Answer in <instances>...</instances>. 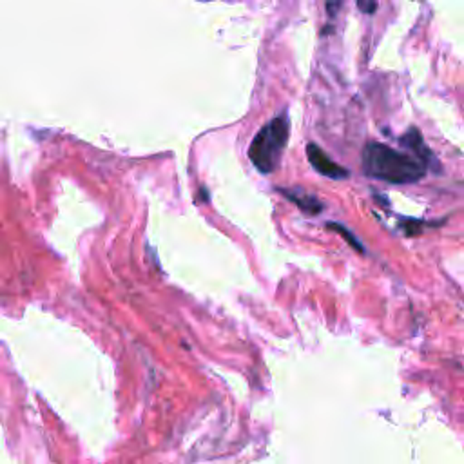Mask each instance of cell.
Instances as JSON below:
<instances>
[{
    "label": "cell",
    "mask_w": 464,
    "mask_h": 464,
    "mask_svg": "<svg viewBox=\"0 0 464 464\" xmlns=\"http://www.w3.org/2000/svg\"><path fill=\"white\" fill-rule=\"evenodd\" d=\"M361 163L368 176L396 185L423 180L430 167L410 151H397L379 142L368 143L363 149Z\"/></svg>",
    "instance_id": "cell-1"
},
{
    "label": "cell",
    "mask_w": 464,
    "mask_h": 464,
    "mask_svg": "<svg viewBox=\"0 0 464 464\" xmlns=\"http://www.w3.org/2000/svg\"><path fill=\"white\" fill-rule=\"evenodd\" d=\"M290 134L287 117H276L256 132L249 145V158L261 174H270L279 167Z\"/></svg>",
    "instance_id": "cell-2"
},
{
    "label": "cell",
    "mask_w": 464,
    "mask_h": 464,
    "mask_svg": "<svg viewBox=\"0 0 464 464\" xmlns=\"http://www.w3.org/2000/svg\"><path fill=\"white\" fill-rule=\"evenodd\" d=\"M307 157L308 161H310V165H312L314 169H316V172H319L321 176H327L330 178V180H343V178H348V174H350L345 167H341L339 163L330 160V158L325 154V151H323L321 147L314 145V143H310V145L307 147Z\"/></svg>",
    "instance_id": "cell-3"
},
{
    "label": "cell",
    "mask_w": 464,
    "mask_h": 464,
    "mask_svg": "<svg viewBox=\"0 0 464 464\" xmlns=\"http://www.w3.org/2000/svg\"><path fill=\"white\" fill-rule=\"evenodd\" d=\"M401 143H403L405 147H408V151H410L412 154H416L417 158L426 161L428 165H434L435 163L434 154H432L430 149L426 147L425 140H423V137H421V132L417 131V129L412 128L410 131L406 132L405 137L401 138Z\"/></svg>",
    "instance_id": "cell-4"
},
{
    "label": "cell",
    "mask_w": 464,
    "mask_h": 464,
    "mask_svg": "<svg viewBox=\"0 0 464 464\" xmlns=\"http://www.w3.org/2000/svg\"><path fill=\"white\" fill-rule=\"evenodd\" d=\"M279 192H283L288 200L294 201L307 214H319L323 210V203L314 194H307L303 191H294V189H279Z\"/></svg>",
    "instance_id": "cell-5"
},
{
    "label": "cell",
    "mask_w": 464,
    "mask_h": 464,
    "mask_svg": "<svg viewBox=\"0 0 464 464\" xmlns=\"http://www.w3.org/2000/svg\"><path fill=\"white\" fill-rule=\"evenodd\" d=\"M327 225H328V229H332V230H337V232H341V234L345 236V238H347L348 243L352 245L354 249H357V250H359V252H363V245L359 243V241H356V238H354V234H352V232H350V230L345 229V227H343L341 223H327Z\"/></svg>",
    "instance_id": "cell-6"
},
{
    "label": "cell",
    "mask_w": 464,
    "mask_h": 464,
    "mask_svg": "<svg viewBox=\"0 0 464 464\" xmlns=\"http://www.w3.org/2000/svg\"><path fill=\"white\" fill-rule=\"evenodd\" d=\"M343 2H345V0H327L328 15H336L337 11H339V8L343 6Z\"/></svg>",
    "instance_id": "cell-7"
}]
</instances>
